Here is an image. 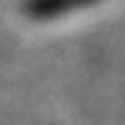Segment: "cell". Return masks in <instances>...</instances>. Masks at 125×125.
I'll return each instance as SVG.
<instances>
[{
	"instance_id": "6da1fadb",
	"label": "cell",
	"mask_w": 125,
	"mask_h": 125,
	"mask_svg": "<svg viewBox=\"0 0 125 125\" xmlns=\"http://www.w3.org/2000/svg\"><path fill=\"white\" fill-rule=\"evenodd\" d=\"M94 3V0H28L25 11L36 20H47V17H56V14H67V11H75V9H83V6Z\"/></svg>"
}]
</instances>
